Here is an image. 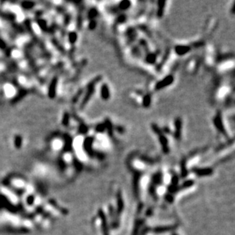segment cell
Instances as JSON below:
<instances>
[{"label": "cell", "instance_id": "5", "mask_svg": "<svg viewBox=\"0 0 235 235\" xmlns=\"http://www.w3.org/2000/svg\"><path fill=\"white\" fill-rule=\"evenodd\" d=\"M172 81H173V78H172L171 76H169V77L165 78V79H164L163 81H160V82L158 84V88H164V87H165V86H167V85H170V84L171 83Z\"/></svg>", "mask_w": 235, "mask_h": 235}, {"label": "cell", "instance_id": "9", "mask_svg": "<svg viewBox=\"0 0 235 235\" xmlns=\"http://www.w3.org/2000/svg\"><path fill=\"white\" fill-rule=\"evenodd\" d=\"M37 22L38 24L39 27H41V29L43 30V31H47L48 30L47 28V21H46L44 19H42V18H38L37 20Z\"/></svg>", "mask_w": 235, "mask_h": 235}, {"label": "cell", "instance_id": "10", "mask_svg": "<svg viewBox=\"0 0 235 235\" xmlns=\"http://www.w3.org/2000/svg\"><path fill=\"white\" fill-rule=\"evenodd\" d=\"M77 34L75 32H70L69 34V41L70 42L71 44H73V43H75V41H77Z\"/></svg>", "mask_w": 235, "mask_h": 235}, {"label": "cell", "instance_id": "13", "mask_svg": "<svg viewBox=\"0 0 235 235\" xmlns=\"http://www.w3.org/2000/svg\"><path fill=\"white\" fill-rule=\"evenodd\" d=\"M52 43H53V45H54L55 47H56L57 48V50H59V51H61V52L64 53L63 48L62 47V46L60 45V44H59V43H58V42H57V41H56L55 39H53V40H52Z\"/></svg>", "mask_w": 235, "mask_h": 235}, {"label": "cell", "instance_id": "6", "mask_svg": "<svg viewBox=\"0 0 235 235\" xmlns=\"http://www.w3.org/2000/svg\"><path fill=\"white\" fill-rule=\"evenodd\" d=\"M0 17L3 19L9 21H14L15 18V15L12 13H7V12H2L0 11Z\"/></svg>", "mask_w": 235, "mask_h": 235}, {"label": "cell", "instance_id": "4", "mask_svg": "<svg viewBox=\"0 0 235 235\" xmlns=\"http://www.w3.org/2000/svg\"><path fill=\"white\" fill-rule=\"evenodd\" d=\"M27 90L23 89V90L20 91L18 93V95H16L15 97H14L13 99L11 100V103H12V104H15L16 102L19 101H21V100L22 99L23 97H25V95H27Z\"/></svg>", "mask_w": 235, "mask_h": 235}, {"label": "cell", "instance_id": "3", "mask_svg": "<svg viewBox=\"0 0 235 235\" xmlns=\"http://www.w3.org/2000/svg\"><path fill=\"white\" fill-rule=\"evenodd\" d=\"M101 95L102 96V98L105 101L108 100L110 98V90L109 87L107 85H104L101 90Z\"/></svg>", "mask_w": 235, "mask_h": 235}, {"label": "cell", "instance_id": "7", "mask_svg": "<svg viewBox=\"0 0 235 235\" xmlns=\"http://www.w3.org/2000/svg\"><path fill=\"white\" fill-rule=\"evenodd\" d=\"M14 145L16 148H21L22 145V137L20 135H16L14 138Z\"/></svg>", "mask_w": 235, "mask_h": 235}, {"label": "cell", "instance_id": "1", "mask_svg": "<svg viewBox=\"0 0 235 235\" xmlns=\"http://www.w3.org/2000/svg\"><path fill=\"white\" fill-rule=\"evenodd\" d=\"M57 83H58V78L56 76L51 80L50 86H49V89H48V96L50 99H53L56 96Z\"/></svg>", "mask_w": 235, "mask_h": 235}, {"label": "cell", "instance_id": "11", "mask_svg": "<svg viewBox=\"0 0 235 235\" xmlns=\"http://www.w3.org/2000/svg\"><path fill=\"white\" fill-rule=\"evenodd\" d=\"M69 119H70L69 114L68 113H64L63 117V120H62L63 125V126H68L69 122Z\"/></svg>", "mask_w": 235, "mask_h": 235}, {"label": "cell", "instance_id": "14", "mask_svg": "<svg viewBox=\"0 0 235 235\" xmlns=\"http://www.w3.org/2000/svg\"><path fill=\"white\" fill-rule=\"evenodd\" d=\"M5 47H6V44L5 43V41H3L2 39L0 38V48H1L2 50H5Z\"/></svg>", "mask_w": 235, "mask_h": 235}, {"label": "cell", "instance_id": "2", "mask_svg": "<svg viewBox=\"0 0 235 235\" xmlns=\"http://www.w3.org/2000/svg\"><path fill=\"white\" fill-rule=\"evenodd\" d=\"M64 140H65V145H64V150L66 151H69L72 148V145H73V138L69 135L66 134L64 136Z\"/></svg>", "mask_w": 235, "mask_h": 235}, {"label": "cell", "instance_id": "12", "mask_svg": "<svg viewBox=\"0 0 235 235\" xmlns=\"http://www.w3.org/2000/svg\"><path fill=\"white\" fill-rule=\"evenodd\" d=\"M130 4L131 2H120V5H119L120 9H122V10H126V9H128L130 6Z\"/></svg>", "mask_w": 235, "mask_h": 235}, {"label": "cell", "instance_id": "8", "mask_svg": "<svg viewBox=\"0 0 235 235\" xmlns=\"http://www.w3.org/2000/svg\"><path fill=\"white\" fill-rule=\"evenodd\" d=\"M21 5L23 9H26V10H29V9L34 8L35 3L34 2H31V1H25V2H22L21 3Z\"/></svg>", "mask_w": 235, "mask_h": 235}]
</instances>
